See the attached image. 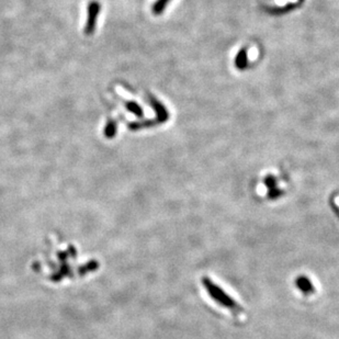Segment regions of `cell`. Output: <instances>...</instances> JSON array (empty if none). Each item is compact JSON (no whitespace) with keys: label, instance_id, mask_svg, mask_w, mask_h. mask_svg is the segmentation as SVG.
<instances>
[{"label":"cell","instance_id":"4","mask_svg":"<svg viewBox=\"0 0 339 339\" xmlns=\"http://www.w3.org/2000/svg\"><path fill=\"white\" fill-rule=\"evenodd\" d=\"M125 108L131 111L133 115H135L138 118L143 117V109L135 101H124Z\"/></svg>","mask_w":339,"mask_h":339},{"label":"cell","instance_id":"1","mask_svg":"<svg viewBox=\"0 0 339 339\" xmlns=\"http://www.w3.org/2000/svg\"><path fill=\"white\" fill-rule=\"evenodd\" d=\"M100 10H101V5L98 2H91L88 5V17L84 29V33L86 35L94 34V32L96 31L97 28L98 17L99 13H100Z\"/></svg>","mask_w":339,"mask_h":339},{"label":"cell","instance_id":"3","mask_svg":"<svg viewBox=\"0 0 339 339\" xmlns=\"http://www.w3.org/2000/svg\"><path fill=\"white\" fill-rule=\"evenodd\" d=\"M152 105H153V108H154L157 112L158 121H161V122L166 121V120H167V118H168V115H167V111H166V109L163 107V105L156 100H152Z\"/></svg>","mask_w":339,"mask_h":339},{"label":"cell","instance_id":"5","mask_svg":"<svg viewBox=\"0 0 339 339\" xmlns=\"http://www.w3.org/2000/svg\"><path fill=\"white\" fill-rule=\"evenodd\" d=\"M246 65H247V54H246L245 50H242L237 55L236 66H237V68L243 69L246 67Z\"/></svg>","mask_w":339,"mask_h":339},{"label":"cell","instance_id":"2","mask_svg":"<svg viewBox=\"0 0 339 339\" xmlns=\"http://www.w3.org/2000/svg\"><path fill=\"white\" fill-rule=\"evenodd\" d=\"M117 132H118V123L116 120L110 119L109 121L105 124V128H104V136L107 138H113L117 135Z\"/></svg>","mask_w":339,"mask_h":339},{"label":"cell","instance_id":"6","mask_svg":"<svg viewBox=\"0 0 339 339\" xmlns=\"http://www.w3.org/2000/svg\"><path fill=\"white\" fill-rule=\"evenodd\" d=\"M170 0H157V2L153 6V12L155 15H161V13L165 10L166 6L169 4Z\"/></svg>","mask_w":339,"mask_h":339}]
</instances>
